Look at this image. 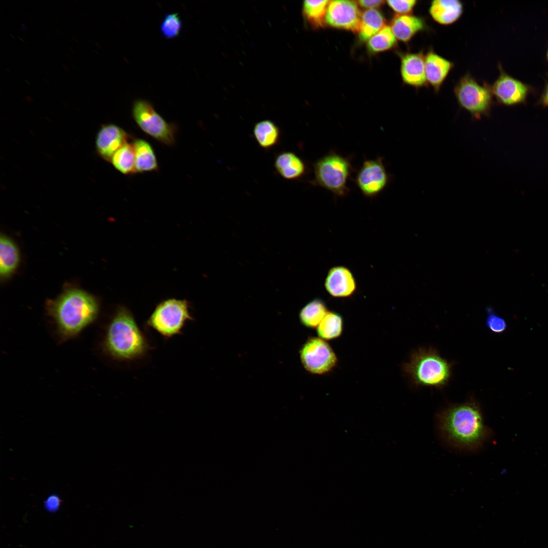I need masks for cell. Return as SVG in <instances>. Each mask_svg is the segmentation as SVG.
Instances as JSON below:
<instances>
[{
	"label": "cell",
	"instance_id": "obj_5",
	"mask_svg": "<svg viewBox=\"0 0 548 548\" xmlns=\"http://www.w3.org/2000/svg\"><path fill=\"white\" fill-rule=\"evenodd\" d=\"M313 167L316 185L336 196L348 193V183L353 170L349 158L331 151L318 159Z\"/></svg>",
	"mask_w": 548,
	"mask_h": 548
},
{
	"label": "cell",
	"instance_id": "obj_11",
	"mask_svg": "<svg viewBox=\"0 0 548 548\" xmlns=\"http://www.w3.org/2000/svg\"><path fill=\"white\" fill-rule=\"evenodd\" d=\"M500 74L491 89L497 100L505 106H511L526 102L533 90L532 87L506 73L500 64Z\"/></svg>",
	"mask_w": 548,
	"mask_h": 548
},
{
	"label": "cell",
	"instance_id": "obj_24",
	"mask_svg": "<svg viewBox=\"0 0 548 548\" xmlns=\"http://www.w3.org/2000/svg\"><path fill=\"white\" fill-rule=\"evenodd\" d=\"M253 134L258 145L263 149H268L279 143L280 130L272 121L264 120L255 124Z\"/></svg>",
	"mask_w": 548,
	"mask_h": 548
},
{
	"label": "cell",
	"instance_id": "obj_13",
	"mask_svg": "<svg viewBox=\"0 0 548 548\" xmlns=\"http://www.w3.org/2000/svg\"><path fill=\"white\" fill-rule=\"evenodd\" d=\"M324 287L328 294L337 298H348L357 290V282L351 270L345 266L330 268L325 278Z\"/></svg>",
	"mask_w": 548,
	"mask_h": 548
},
{
	"label": "cell",
	"instance_id": "obj_27",
	"mask_svg": "<svg viewBox=\"0 0 548 548\" xmlns=\"http://www.w3.org/2000/svg\"><path fill=\"white\" fill-rule=\"evenodd\" d=\"M330 1H305L302 13L305 19L314 27H323L327 8Z\"/></svg>",
	"mask_w": 548,
	"mask_h": 548
},
{
	"label": "cell",
	"instance_id": "obj_17",
	"mask_svg": "<svg viewBox=\"0 0 548 548\" xmlns=\"http://www.w3.org/2000/svg\"><path fill=\"white\" fill-rule=\"evenodd\" d=\"M463 12V5L458 0H434L431 2L429 13L434 21L450 25L457 21Z\"/></svg>",
	"mask_w": 548,
	"mask_h": 548
},
{
	"label": "cell",
	"instance_id": "obj_28",
	"mask_svg": "<svg viewBox=\"0 0 548 548\" xmlns=\"http://www.w3.org/2000/svg\"><path fill=\"white\" fill-rule=\"evenodd\" d=\"M396 40L391 27L385 26L367 41V46L370 52L378 53L393 48Z\"/></svg>",
	"mask_w": 548,
	"mask_h": 548
},
{
	"label": "cell",
	"instance_id": "obj_22",
	"mask_svg": "<svg viewBox=\"0 0 548 548\" xmlns=\"http://www.w3.org/2000/svg\"><path fill=\"white\" fill-rule=\"evenodd\" d=\"M344 328L342 316L337 312L328 311L316 330L318 337L328 341L339 337L343 333Z\"/></svg>",
	"mask_w": 548,
	"mask_h": 548
},
{
	"label": "cell",
	"instance_id": "obj_10",
	"mask_svg": "<svg viewBox=\"0 0 548 548\" xmlns=\"http://www.w3.org/2000/svg\"><path fill=\"white\" fill-rule=\"evenodd\" d=\"M383 160L382 157L365 160L357 172L355 183L367 197L373 198L378 195L389 183V176Z\"/></svg>",
	"mask_w": 548,
	"mask_h": 548
},
{
	"label": "cell",
	"instance_id": "obj_34",
	"mask_svg": "<svg viewBox=\"0 0 548 548\" xmlns=\"http://www.w3.org/2000/svg\"><path fill=\"white\" fill-rule=\"evenodd\" d=\"M539 102L544 107H548V82L545 84L541 93Z\"/></svg>",
	"mask_w": 548,
	"mask_h": 548
},
{
	"label": "cell",
	"instance_id": "obj_1",
	"mask_svg": "<svg viewBox=\"0 0 548 548\" xmlns=\"http://www.w3.org/2000/svg\"><path fill=\"white\" fill-rule=\"evenodd\" d=\"M437 424L443 439L462 451L478 450L489 435L480 406L473 398L448 406L437 415Z\"/></svg>",
	"mask_w": 548,
	"mask_h": 548
},
{
	"label": "cell",
	"instance_id": "obj_20",
	"mask_svg": "<svg viewBox=\"0 0 548 548\" xmlns=\"http://www.w3.org/2000/svg\"><path fill=\"white\" fill-rule=\"evenodd\" d=\"M135 151V166L136 173L152 172L158 169L155 154L151 145L143 139H135L132 143Z\"/></svg>",
	"mask_w": 548,
	"mask_h": 548
},
{
	"label": "cell",
	"instance_id": "obj_21",
	"mask_svg": "<svg viewBox=\"0 0 548 548\" xmlns=\"http://www.w3.org/2000/svg\"><path fill=\"white\" fill-rule=\"evenodd\" d=\"M19 261V252L15 244L7 236L2 235L0 238L1 277L6 278L11 275L16 269Z\"/></svg>",
	"mask_w": 548,
	"mask_h": 548
},
{
	"label": "cell",
	"instance_id": "obj_7",
	"mask_svg": "<svg viewBox=\"0 0 548 548\" xmlns=\"http://www.w3.org/2000/svg\"><path fill=\"white\" fill-rule=\"evenodd\" d=\"M132 115L136 124L146 133L168 146L175 145L176 126L167 123L150 101L144 99L135 100Z\"/></svg>",
	"mask_w": 548,
	"mask_h": 548
},
{
	"label": "cell",
	"instance_id": "obj_8",
	"mask_svg": "<svg viewBox=\"0 0 548 548\" xmlns=\"http://www.w3.org/2000/svg\"><path fill=\"white\" fill-rule=\"evenodd\" d=\"M454 92L459 105L475 117L490 111L493 96L491 86L479 83L470 74H466L459 79Z\"/></svg>",
	"mask_w": 548,
	"mask_h": 548
},
{
	"label": "cell",
	"instance_id": "obj_31",
	"mask_svg": "<svg viewBox=\"0 0 548 548\" xmlns=\"http://www.w3.org/2000/svg\"><path fill=\"white\" fill-rule=\"evenodd\" d=\"M387 3L389 7L397 15L411 14L415 8L417 0H389Z\"/></svg>",
	"mask_w": 548,
	"mask_h": 548
},
{
	"label": "cell",
	"instance_id": "obj_2",
	"mask_svg": "<svg viewBox=\"0 0 548 548\" xmlns=\"http://www.w3.org/2000/svg\"><path fill=\"white\" fill-rule=\"evenodd\" d=\"M47 310L59 336L64 341L76 336L96 319L99 303L85 291L72 288L48 301Z\"/></svg>",
	"mask_w": 548,
	"mask_h": 548
},
{
	"label": "cell",
	"instance_id": "obj_26",
	"mask_svg": "<svg viewBox=\"0 0 548 548\" xmlns=\"http://www.w3.org/2000/svg\"><path fill=\"white\" fill-rule=\"evenodd\" d=\"M135 161L133 143L128 142L116 152L111 160L114 167L126 175L136 173Z\"/></svg>",
	"mask_w": 548,
	"mask_h": 548
},
{
	"label": "cell",
	"instance_id": "obj_33",
	"mask_svg": "<svg viewBox=\"0 0 548 548\" xmlns=\"http://www.w3.org/2000/svg\"><path fill=\"white\" fill-rule=\"evenodd\" d=\"M358 5L360 7L369 9H375L380 7L385 2L383 0H360L356 1Z\"/></svg>",
	"mask_w": 548,
	"mask_h": 548
},
{
	"label": "cell",
	"instance_id": "obj_16",
	"mask_svg": "<svg viewBox=\"0 0 548 548\" xmlns=\"http://www.w3.org/2000/svg\"><path fill=\"white\" fill-rule=\"evenodd\" d=\"M454 66L450 60L429 50L425 55V75L428 85L438 92Z\"/></svg>",
	"mask_w": 548,
	"mask_h": 548
},
{
	"label": "cell",
	"instance_id": "obj_19",
	"mask_svg": "<svg viewBox=\"0 0 548 548\" xmlns=\"http://www.w3.org/2000/svg\"><path fill=\"white\" fill-rule=\"evenodd\" d=\"M274 165L278 174L289 180L300 179L306 172L304 162L296 154L290 151L279 154L276 157Z\"/></svg>",
	"mask_w": 548,
	"mask_h": 548
},
{
	"label": "cell",
	"instance_id": "obj_3",
	"mask_svg": "<svg viewBox=\"0 0 548 548\" xmlns=\"http://www.w3.org/2000/svg\"><path fill=\"white\" fill-rule=\"evenodd\" d=\"M102 346L106 354L120 361L140 359L151 349L133 314L124 306L117 309L108 324Z\"/></svg>",
	"mask_w": 548,
	"mask_h": 548
},
{
	"label": "cell",
	"instance_id": "obj_14",
	"mask_svg": "<svg viewBox=\"0 0 548 548\" xmlns=\"http://www.w3.org/2000/svg\"><path fill=\"white\" fill-rule=\"evenodd\" d=\"M128 135L119 126L113 124L103 125L95 141L97 151L100 156L111 161L114 154L128 142Z\"/></svg>",
	"mask_w": 548,
	"mask_h": 548
},
{
	"label": "cell",
	"instance_id": "obj_6",
	"mask_svg": "<svg viewBox=\"0 0 548 548\" xmlns=\"http://www.w3.org/2000/svg\"><path fill=\"white\" fill-rule=\"evenodd\" d=\"M192 320L187 300L169 298L156 306L146 325L167 339L181 334L187 322Z\"/></svg>",
	"mask_w": 548,
	"mask_h": 548
},
{
	"label": "cell",
	"instance_id": "obj_15",
	"mask_svg": "<svg viewBox=\"0 0 548 548\" xmlns=\"http://www.w3.org/2000/svg\"><path fill=\"white\" fill-rule=\"evenodd\" d=\"M400 73L403 82L416 88L428 85L423 52L406 53L401 55Z\"/></svg>",
	"mask_w": 548,
	"mask_h": 548
},
{
	"label": "cell",
	"instance_id": "obj_29",
	"mask_svg": "<svg viewBox=\"0 0 548 548\" xmlns=\"http://www.w3.org/2000/svg\"><path fill=\"white\" fill-rule=\"evenodd\" d=\"M183 27V22L178 13L166 14L160 25V32L166 39L178 37Z\"/></svg>",
	"mask_w": 548,
	"mask_h": 548
},
{
	"label": "cell",
	"instance_id": "obj_4",
	"mask_svg": "<svg viewBox=\"0 0 548 548\" xmlns=\"http://www.w3.org/2000/svg\"><path fill=\"white\" fill-rule=\"evenodd\" d=\"M453 365L436 349L421 347L411 353L408 361L402 364V371L415 387L441 389L451 380Z\"/></svg>",
	"mask_w": 548,
	"mask_h": 548
},
{
	"label": "cell",
	"instance_id": "obj_9",
	"mask_svg": "<svg viewBox=\"0 0 548 548\" xmlns=\"http://www.w3.org/2000/svg\"><path fill=\"white\" fill-rule=\"evenodd\" d=\"M300 358L304 369L309 373L325 375L336 367L338 357L330 345L319 337H310L300 350Z\"/></svg>",
	"mask_w": 548,
	"mask_h": 548
},
{
	"label": "cell",
	"instance_id": "obj_12",
	"mask_svg": "<svg viewBox=\"0 0 548 548\" xmlns=\"http://www.w3.org/2000/svg\"><path fill=\"white\" fill-rule=\"evenodd\" d=\"M356 1H330L325 17V22L331 27L358 33L361 13Z\"/></svg>",
	"mask_w": 548,
	"mask_h": 548
},
{
	"label": "cell",
	"instance_id": "obj_23",
	"mask_svg": "<svg viewBox=\"0 0 548 548\" xmlns=\"http://www.w3.org/2000/svg\"><path fill=\"white\" fill-rule=\"evenodd\" d=\"M327 309L323 299H313L301 309L299 315L301 323L309 328H317L328 312Z\"/></svg>",
	"mask_w": 548,
	"mask_h": 548
},
{
	"label": "cell",
	"instance_id": "obj_18",
	"mask_svg": "<svg viewBox=\"0 0 548 548\" xmlns=\"http://www.w3.org/2000/svg\"><path fill=\"white\" fill-rule=\"evenodd\" d=\"M391 28L396 39L404 43L409 42L416 35L426 28L425 20L421 17L397 15L393 19Z\"/></svg>",
	"mask_w": 548,
	"mask_h": 548
},
{
	"label": "cell",
	"instance_id": "obj_25",
	"mask_svg": "<svg viewBox=\"0 0 548 548\" xmlns=\"http://www.w3.org/2000/svg\"><path fill=\"white\" fill-rule=\"evenodd\" d=\"M385 19L379 11L369 9L364 11L361 16L358 32L361 41H368L385 26Z\"/></svg>",
	"mask_w": 548,
	"mask_h": 548
},
{
	"label": "cell",
	"instance_id": "obj_30",
	"mask_svg": "<svg viewBox=\"0 0 548 548\" xmlns=\"http://www.w3.org/2000/svg\"><path fill=\"white\" fill-rule=\"evenodd\" d=\"M486 326L492 332L500 333L503 332L507 328L505 320L497 315L491 308L487 309Z\"/></svg>",
	"mask_w": 548,
	"mask_h": 548
},
{
	"label": "cell",
	"instance_id": "obj_35",
	"mask_svg": "<svg viewBox=\"0 0 548 548\" xmlns=\"http://www.w3.org/2000/svg\"><path fill=\"white\" fill-rule=\"evenodd\" d=\"M546 57L547 61L548 62V48H547V51H546Z\"/></svg>",
	"mask_w": 548,
	"mask_h": 548
},
{
	"label": "cell",
	"instance_id": "obj_36",
	"mask_svg": "<svg viewBox=\"0 0 548 548\" xmlns=\"http://www.w3.org/2000/svg\"><path fill=\"white\" fill-rule=\"evenodd\" d=\"M548 75V74H547Z\"/></svg>",
	"mask_w": 548,
	"mask_h": 548
},
{
	"label": "cell",
	"instance_id": "obj_32",
	"mask_svg": "<svg viewBox=\"0 0 548 548\" xmlns=\"http://www.w3.org/2000/svg\"><path fill=\"white\" fill-rule=\"evenodd\" d=\"M60 499L57 496L52 495L48 497L45 501V506L49 511H55L60 506Z\"/></svg>",
	"mask_w": 548,
	"mask_h": 548
}]
</instances>
